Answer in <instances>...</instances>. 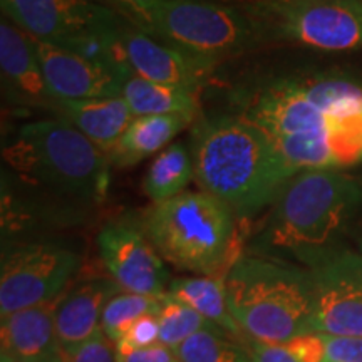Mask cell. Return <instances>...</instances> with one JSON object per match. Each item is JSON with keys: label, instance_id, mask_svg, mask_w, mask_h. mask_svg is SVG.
<instances>
[{"label": "cell", "instance_id": "1", "mask_svg": "<svg viewBox=\"0 0 362 362\" xmlns=\"http://www.w3.org/2000/svg\"><path fill=\"white\" fill-rule=\"evenodd\" d=\"M255 126L292 176L362 163V86L312 76L262 83L240 99L238 115Z\"/></svg>", "mask_w": 362, "mask_h": 362}, {"label": "cell", "instance_id": "2", "mask_svg": "<svg viewBox=\"0 0 362 362\" xmlns=\"http://www.w3.org/2000/svg\"><path fill=\"white\" fill-rule=\"evenodd\" d=\"M362 208V183L342 170H304L285 181L259 232L250 255L309 269L342 248Z\"/></svg>", "mask_w": 362, "mask_h": 362}, {"label": "cell", "instance_id": "3", "mask_svg": "<svg viewBox=\"0 0 362 362\" xmlns=\"http://www.w3.org/2000/svg\"><path fill=\"white\" fill-rule=\"evenodd\" d=\"M2 161L30 192L66 205H96L110 187L111 161L106 153L56 116L27 121L8 133Z\"/></svg>", "mask_w": 362, "mask_h": 362}, {"label": "cell", "instance_id": "4", "mask_svg": "<svg viewBox=\"0 0 362 362\" xmlns=\"http://www.w3.org/2000/svg\"><path fill=\"white\" fill-rule=\"evenodd\" d=\"M192 156L202 192L240 220L270 206L292 178L265 136L240 116L203 121L193 134Z\"/></svg>", "mask_w": 362, "mask_h": 362}, {"label": "cell", "instance_id": "5", "mask_svg": "<svg viewBox=\"0 0 362 362\" xmlns=\"http://www.w3.org/2000/svg\"><path fill=\"white\" fill-rule=\"evenodd\" d=\"M225 288L228 309L247 339L285 344L309 332L314 293L307 269L247 253L226 270Z\"/></svg>", "mask_w": 362, "mask_h": 362}, {"label": "cell", "instance_id": "6", "mask_svg": "<svg viewBox=\"0 0 362 362\" xmlns=\"http://www.w3.org/2000/svg\"><path fill=\"white\" fill-rule=\"evenodd\" d=\"M139 225L163 260L193 274L215 275L233 245L235 215L206 192L153 203Z\"/></svg>", "mask_w": 362, "mask_h": 362}, {"label": "cell", "instance_id": "7", "mask_svg": "<svg viewBox=\"0 0 362 362\" xmlns=\"http://www.w3.org/2000/svg\"><path fill=\"white\" fill-rule=\"evenodd\" d=\"M138 29L181 51L216 62L262 40L267 24L259 11L250 16L214 0H166Z\"/></svg>", "mask_w": 362, "mask_h": 362}, {"label": "cell", "instance_id": "8", "mask_svg": "<svg viewBox=\"0 0 362 362\" xmlns=\"http://www.w3.org/2000/svg\"><path fill=\"white\" fill-rule=\"evenodd\" d=\"M2 12L30 37L107 59L129 22L107 0H2Z\"/></svg>", "mask_w": 362, "mask_h": 362}, {"label": "cell", "instance_id": "9", "mask_svg": "<svg viewBox=\"0 0 362 362\" xmlns=\"http://www.w3.org/2000/svg\"><path fill=\"white\" fill-rule=\"evenodd\" d=\"M79 269V253L61 242L34 240L4 248L0 315L57 300Z\"/></svg>", "mask_w": 362, "mask_h": 362}, {"label": "cell", "instance_id": "10", "mask_svg": "<svg viewBox=\"0 0 362 362\" xmlns=\"http://www.w3.org/2000/svg\"><path fill=\"white\" fill-rule=\"evenodd\" d=\"M307 270L314 293L309 332L362 337V253L342 247Z\"/></svg>", "mask_w": 362, "mask_h": 362}, {"label": "cell", "instance_id": "11", "mask_svg": "<svg viewBox=\"0 0 362 362\" xmlns=\"http://www.w3.org/2000/svg\"><path fill=\"white\" fill-rule=\"evenodd\" d=\"M259 8L275 35L329 52L362 47V0H300L282 8Z\"/></svg>", "mask_w": 362, "mask_h": 362}, {"label": "cell", "instance_id": "12", "mask_svg": "<svg viewBox=\"0 0 362 362\" xmlns=\"http://www.w3.org/2000/svg\"><path fill=\"white\" fill-rule=\"evenodd\" d=\"M111 59L138 78L193 93L208 83L215 64L143 33L131 22L121 29L112 44Z\"/></svg>", "mask_w": 362, "mask_h": 362}, {"label": "cell", "instance_id": "13", "mask_svg": "<svg viewBox=\"0 0 362 362\" xmlns=\"http://www.w3.org/2000/svg\"><path fill=\"white\" fill-rule=\"evenodd\" d=\"M96 243L107 274L121 291L151 297L168 292V272L141 225L110 221L98 233Z\"/></svg>", "mask_w": 362, "mask_h": 362}, {"label": "cell", "instance_id": "14", "mask_svg": "<svg viewBox=\"0 0 362 362\" xmlns=\"http://www.w3.org/2000/svg\"><path fill=\"white\" fill-rule=\"evenodd\" d=\"M34 45L45 83L57 101L121 96L129 78V71L112 59L76 52L37 39Z\"/></svg>", "mask_w": 362, "mask_h": 362}, {"label": "cell", "instance_id": "15", "mask_svg": "<svg viewBox=\"0 0 362 362\" xmlns=\"http://www.w3.org/2000/svg\"><path fill=\"white\" fill-rule=\"evenodd\" d=\"M0 74L7 103L17 110H39L54 116L57 99L45 83L34 39L7 17L0 24Z\"/></svg>", "mask_w": 362, "mask_h": 362}, {"label": "cell", "instance_id": "16", "mask_svg": "<svg viewBox=\"0 0 362 362\" xmlns=\"http://www.w3.org/2000/svg\"><path fill=\"white\" fill-rule=\"evenodd\" d=\"M121 288L111 277H88L59 298L56 330L62 352L72 351L101 330L104 307Z\"/></svg>", "mask_w": 362, "mask_h": 362}, {"label": "cell", "instance_id": "17", "mask_svg": "<svg viewBox=\"0 0 362 362\" xmlns=\"http://www.w3.org/2000/svg\"><path fill=\"white\" fill-rule=\"evenodd\" d=\"M59 298L2 317V351L17 362H59L64 359L56 330Z\"/></svg>", "mask_w": 362, "mask_h": 362}, {"label": "cell", "instance_id": "18", "mask_svg": "<svg viewBox=\"0 0 362 362\" xmlns=\"http://www.w3.org/2000/svg\"><path fill=\"white\" fill-rule=\"evenodd\" d=\"M54 116L74 126L106 155L134 117L121 96L57 101Z\"/></svg>", "mask_w": 362, "mask_h": 362}, {"label": "cell", "instance_id": "19", "mask_svg": "<svg viewBox=\"0 0 362 362\" xmlns=\"http://www.w3.org/2000/svg\"><path fill=\"white\" fill-rule=\"evenodd\" d=\"M192 123L183 116H141L134 117L128 128L107 153L111 165L128 168L170 146L171 139Z\"/></svg>", "mask_w": 362, "mask_h": 362}, {"label": "cell", "instance_id": "20", "mask_svg": "<svg viewBox=\"0 0 362 362\" xmlns=\"http://www.w3.org/2000/svg\"><path fill=\"white\" fill-rule=\"evenodd\" d=\"M121 98L128 104L134 117L141 116H183L193 121L200 111L197 93L158 84L129 74L121 90Z\"/></svg>", "mask_w": 362, "mask_h": 362}, {"label": "cell", "instance_id": "21", "mask_svg": "<svg viewBox=\"0 0 362 362\" xmlns=\"http://www.w3.org/2000/svg\"><path fill=\"white\" fill-rule=\"evenodd\" d=\"M168 293L192 307L193 310H197L198 314L215 324L228 336L235 337L240 342H247V337L243 336L228 309L225 277L202 275V277L175 279L170 282Z\"/></svg>", "mask_w": 362, "mask_h": 362}, {"label": "cell", "instance_id": "22", "mask_svg": "<svg viewBox=\"0 0 362 362\" xmlns=\"http://www.w3.org/2000/svg\"><path fill=\"white\" fill-rule=\"evenodd\" d=\"M194 176L193 156L185 144L173 143L155 158L144 176L143 189L153 203H160L183 193Z\"/></svg>", "mask_w": 362, "mask_h": 362}, {"label": "cell", "instance_id": "23", "mask_svg": "<svg viewBox=\"0 0 362 362\" xmlns=\"http://www.w3.org/2000/svg\"><path fill=\"white\" fill-rule=\"evenodd\" d=\"M181 362H252L247 342H240L220 329H208L176 347Z\"/></svg>", "mask_w": 362, "mask_h": 362}, {"label": "cell", "instance_id": "24", "mask_svg": "<svg viewBox=\"0 0 362 362\" xmlns=\"http://www.w3.org/2000/svg\"><path fill=\"white\" fill-rule=\"evenodd\" d=\"M161 297L141 296V293L123 291L117 292L104 307L101 319V330L104 336L110 339L112 344H116L136 320L144 315L160 312Z\"/></svg>", "mask_w": 362, "mask_h": 362}, {"label": "cell", "instance_id": "25", "mask_svg": "<svg viewBox=\"0 0 362 362\" xmlns=\"http://www.w3.org/2000/svg\"><path fill=\"white\" fill-rule=\"evenodd\" d=\"M158 320H160V344H165L171 349L180 347L187 339L202 330L218 329L192 307L170 296L168 292L161 297Z\"/></svg>", "mask_w": 362, "mask_h": 362}, {"label": "cell", "instance_id": "26", "mask_svg": "<svg viewBox=\"0 0 362 362\" xmlns=\"http://www.w3.org/2000/svg\"><path fill=\"white\" fill-rule=\"evenodd\" d=\"M160 342V320L158 314L144 315L138 319L126 334L115 344L116 352H128L143 347L155 346Z\"/></svg>", "mask_w": 362, "mask_h": 362}, {"label": "cell", "instance_id": "27", "mask_svg": "<svg viewBox=\"0 0 362 362\" xmlns=\"http://www.w3.org/2000/svg\"><path fill=\"white\" fill-rule=\"evenodd\" d=\"M62 354L64 362H117L115 344L104 336L103 330H99L89 341Z\"/></svg>", "mask_w": 362, "mask_h": 362}, {"label": "cell", "instance_id": "28", "mask_svg": "<svg viewBox=\"0 0 362 362\" xmlns=\"http://www.w3.org/2000/svg\"><path fill=\"white\" fill-rule=\"evenodd\" d=\"M324 362H362V337L325 336Z\"/></svg>", "mask_w": 362, "mask_h": 362}, {"label": "cell", "instance_id": "29", "mask_svg": "<svg viewBox=\"0 0 362 362\" xmlns=\"http://www.w3.org/2000/svg\"><path fill=\"white\" fill-rule=\"evenodd\" d=\"M285 346L300 362H324L325 359V336L319 332H304L296 336Z\"/></svg>", "mask_w": 362, "mask_h": 362}, {"label": "cell", "instance_id": "30", "mask_svg": "<svg viewBox=\"0 0 362 362\" xmlns=\"http://www.w3.org/2000/svg\"><path fill=\"white\" fill-rule=\"evenodd\" d=\"M121 16L136 27L143 25L153 12L166 0H107Z\"/></svg>", "mask_w": 362, "mask_h": 362}, {"label": "cell", "instance_id": "31", "mask_svg": "<svg viewBox=\"0 0 362 362\" xmlns=\"http://www.w3.org/2000/svg\"><path fill=\"white\" fill-rule=\"evenodd\" d=\"M116 359L117 362H181L175 349L160 342L143 349L116 352Z\"/></svg>", "mask_w": 362, "mask_h": 362}, {"label": "cell", "instance_id": "32", "mask_svg": "<svg viewBox=\"0 0 362 362\" xmlns=\"http://www.w3.org/2000/svg\"><path fill=\"white\" fill-rule=\"evenodd\" d=\"M252 362H300L285 344H264L247 339Z\"/></svg>", "mask_w": 362, "mask_h": 362}, {"label": "cell", "instance_id": "33", "mask_svg": "<svg viewBox=\"0 0 362 362\" xmlns=\"http://www.w3.org/2000/svg\"><path fill=\"white\" fill-rule=\"evenodd\" d=\"M253 2L260 8H282L293 6V4L300 2V0H253Z\"/></svg>", "mask_w": 362, "mask_h": 362}, {"label": "cell", "instance_id": "34", "mask_svg": "<svg viewBox=\"0 0 362 362\" xmlns=\"http://www.w3.org/2000/svg\"><path fill=\"white\" fill-rule=\"evenodd\" d=\"M0 362H17L16 357L8 354L7 351H0Z\"/></svg>", "mask_w": 362, "mask_h": 362}, {"label": "cell", "instance_id": "35", "mask_svg": "<svg viewBox=\"0 0 362 362\" xmlns=\"http://www.w3.org/2000/svg\"><path fill=\"white\" fill-rule=\"evenodd\" d=\"M356 242H357V247H359V252L362 253V225L359 226V230H357L356 233Z\"/></svg>", "mask_w": 362, "mask_h": 362}, {"label": "cell", "instance_id": "36", "mask_svg": "<svg viewBox=\"0 0 362 362\" xmlns=\"http://www.w3.org/2000/svg\"><path fill=\"white\" fill-rule=\"evenodd\" d=\"M59 362H64V359H62V361H59Z\"/></svg>", "mask_w": 362, "mask_h": 362}]
</instances>
